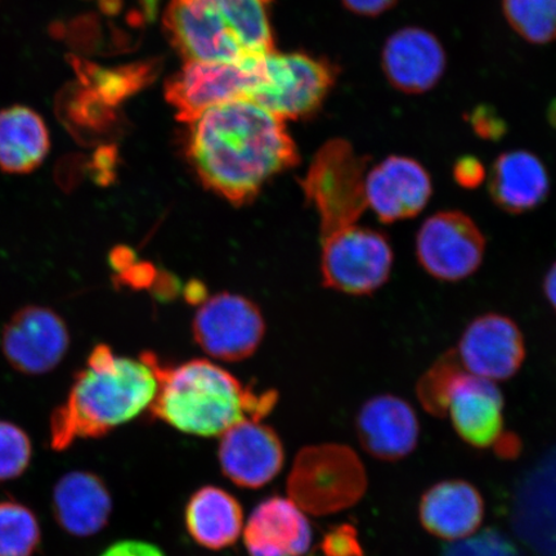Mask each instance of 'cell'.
Listing matches in <instances>:
<instances>
[{"label":"cell","instance_id":"e575fe53","mask_svg":"<svg viewBox=\"0 0 556 556\" xmlns=\"http://www.w3.org/2000/svg\"><path fill=\"white\" fill-rule=\"evenodd\" d=\"M455 182L463 189L475 190L484 184L486 172L483 163L476 156L464 155L458 157L454 164Z\"/></svg>","mask_w":556,"mask_h":556},{"label":"cell","instance_id":"ba28073f","mask_svg":"<svg viewBox=\"0 0 556 556\" xmlns=\"http://www.w3.org/2000/svg\"><path fill=\"white\" fill-rule=\"evenodd\" d=\"M336 78L328 61L270 52L262 59V81L252 101L282 121L298 119L321 108Z\"/></svg>","mask_w":556,"mask_h":556},{"label":"cell","instance_id":"d590c367","mask_svg":"<svg viewBox=\"0 0 556 556\" xmlns=\"http://www.w3.org/2000/svg\"><path fill=\"white\" fill-rule=\"evenodd\" d=\"M101 556H165V554L150 542L125 540L108 547Z\"/></svg>","mask_w":556,"mask_h":556},{"label":"cell","instance_id":"cb8c5ba5","mask_svg":"<svg viewBox=\"0 0 556 556\" xmlns=\"http://www.w3.org/2000/svg\"><path fill=\"white\" fill-rule=\"evenodd\" d=\"M185 521L192 540L208 551L232 546L245 526L238 500L214 485L193 493L186 505Z\"/></svg>","mask_w":556,"mask_h":556},{"label":"cell","instance_id":"836d02e7","mask_svg":"<svg viewBox=\"0 0 556 556\" xmlns=\"http://www.w3.org/2000/svg\"><path fill=\"white\" fill-rule=\"evenodd\" d=\"M325 556H365L358 533L350 525L333 528L323 542Z\"/></svg>","mask_w":556,"mask_h":556},{"label":"cell","instance_id":"8992f818","mask_svg":"<svg viewBox=\"0 0 556 556\" xmlns=\"http://www.w3.org/2000/svg\"><path fill=\"white\" fill-rule=\"evenodd\" d=\"M321 241L326 288L348 295H370L391 278L393 247L379 229L353 225L325 236Z\"/></svg>","mask_w":556,"mask_h":556},{"label":"cell","instance_id":"8fae6325","mask_svg":"<svg viewBox=\"0 0 556 556\" xmlns=\"http://www.w3.org/2000/svg\"><path fill=\"white\" fill-rule=\"evenodd\" d=\"M192 329L194 340L207 354L236 363L252 356L262 342L266 325L252 301L220 293L201 303Z\"/></svg>","mask_w":556,"mask_h":556},{"label":"cell","instance_id":"44dd1931","mask_svg":"<svg viewBox=\"0 0 556 556\" xmlns=\"http://www.w3.org/2000/svg\"><path fill=\"white\" fill-rule=\"evenodd\" d=\"M490 197L505 213L536 211L551 194V176L542 160L527 150L503 152L486 173Z\"/></svg>","mask_w":556,"mask_h":556},{"label":"cell","instance_id":"ffe728a7","mask_svg":"<svg viewBox=\"0 0 556 556\" xmlns=\"http://www.w3.org/2000/svg\"><path fill=\"white\" fill-rule=\"evenodd\" d=\"M504 406L496 382L465 371L452 389L447 415L463 441L489 448L504 433Z\"/></svg>","mask_w":556,"mask_h":556},{"label":"cell","instance_id":"1f68e13d","mask_svg":"<svg viewBox=\"0 0 556 556\" xmlns=\"http://www.w3.org/2000/svg\"><path fill=\"white\" fill-rule=\"evenodd\" d=\"M442 556H525L514 542L497 530H484L476 536L455 541Z\"/></svg>","mask_w":556,"mask_h":556},{"label":"cell","instance_id":"74e56055","mask_svg":"<svg viewBox=\"0 0 556 556\" xmlns=\"http://www.w3.org/2000/svg\"><path fill=\"white\" fill-rule=\"evenodd\" d=\"M493 446H496L497 455L504 458H510L519 454L521 443L516 434L503 433Z\"/></svg>","mask_w":556,"mask_h":556},{"label":"cell","instance_id":"484cf974","mask_svg":"<svg viewBox=\"0 0 556 556\" xmlns=\"http://www.w3.org/2000/svg\"><path fill=\"white\" fill-rule=\"evenodd\" d=\"M74 65L88 90L111 108L139 92L157 74L156 62H139L116 68L94 66L83 61H76Z\"/></svg>","mask_w":556,"mask_h":556},{"label":"cell","instance_id":"ac0fdd59","mask_svg":"<svg viewBox=\"0 0 556 556\" xmlns=\"http://www.w3.org/2000/svg\"><path fill=\"white\" fill-rule=\"evenodd\" d=\"M356 429L363 447L382 462H397L412 454L420 435L415 409L393 394L368 400L359 409Z\"/></svg>","mask_w":556,"mask_h":556},{"label":"cell","instance_id":"d6a6232c","mask_svg":"<svg viewBox=\"0 0 556 556\" xmlns=\"http://www.w3.org/2000/svg\"><path fill=\"white\" fill-rule=\"evenodd\" d=\"M472 131L485 141L497 142L506 136L507 125L495 108L479 104L469 115Z\"/></svg>","mask_w":556,"mask_h":556},{"label":"cell","instance_id":"3957f363","mask_svg":"<svg viewBox=\"0 0 556 556\" xmlns=\"http://www.w3.org/2000/svg\"><path fill=\"white\" fill-rule=\"evenodd\" d=\"M155 368L159 388L150 412L180 433L220 437L243 420H263L277 402L275 392H255L211 361L164 367L155 357Z\"/></svg>","mask_w":556,"mask_h":556},{"label":"cell","instance_id":"9c48e42d","mask_svg":"<svg viewBox=\"0 0 556 556\" xmlns=\"http://www.w3.org/2000/svg\"><path fill=\"white\" fill-rule=\"evenodd\" d=\"M485 236L476 220L462 211H441L422 222L415 253L420 267L443 282L467 280L481 268Z\"/></svg>","mask_w":556,"mask_h":556},{"label":"cell","instance_id":"83f0119b","mask_svg":"<svg viewBox=\"0 0 556 556\" xmlns=\"http://www.w3.org/2000/svg\"><path fill=\"white\" fill-rule=\"evenodd\" d=\"M502 9L513 31L528 43L556 41V0H502Z\"/></svg>","mask_w":556,"mask_h":556},{"label":"cell","instance_id":"5b68a950","mask_svg":"<svg viewBox=\"0 0 556 556\" xmlns=\"http://www.w3.org/2000/svg\"><path fill=\"white\" fill-rule=\"evenodd\" d=\"M370 157L357 154L342 138L331 139L317 152L302 187L316 208L321 238L357 225L367 211L366 176Z\"/></svg>","mask_w":556,"mask_h":556},{"label":"cell","instance_id":"f546056e","mask_svg":"<svg viewBox=\"0 0 556 556\" xmlns=\"http://www.w3.org/2000/svg\"><path fill=\"white\" fill-rule=\"evenodd\" d=\"M465 372L455 350L443 353L421 375L416 386V395L426 412L435 417L447 416L452 389Z\"/></svg>","mask_w":556,"mask_h":556},{"label":"cell","instance_id":"4fadbf2b","mask_svg":"<svg viewBox=\"0 0 556 556\" xmlns=\"http://www.w3.org/2000/svg\"><path fill=\"white\" fill-rule=\"evenodd\" d=\"M510 523L534 555L556 556V444L519 479Z\"/></svg>","mask_w":556,"mask_h":556},{"label":"cell","instance_id":"9a60e30c","mask_svg":"<svg viewBox=\"0 0 556 556\" xmlns=\"http://www.w3.org/2000/svg\"><path fill=\"white\" fill-rule=\"evenodd\" d=\"M367 206L381 224L417 217L433 197V182L416 159L391 155L367 172Z\"/></svg>","mask_w":556,"mask_h":556},{"label":"cell","instance_id":"d4e9b609","mask_svg":"<svg viewBox=\"0 0 556 556\" xmlns=\"http://www.w3.org/2000/svg\"><path fill=\"white\" fill-rule=\"evenodd\" d=\"M50 149V131L34 110L12 106L0 111V169L29 174L43 164Z\"/></svg>","mask_w":556,"mask_h":556},{"label":"cell","instance_id":"5bb4252c","mask_svg":"<svg viewBox=\"0 0 556 556\" xmlns=\"http://www.w3.org/2000/svg\"><path fill=\"white\" fill-rule=\"evenodd\" d=\"M455 351L465 371L493 382L516 377L527 356L523 332L500 313L472 319Z\"/></svg>","mask_w":556,"mask_h":556},{"label":"cell","instance_id":"6da1fadb","mask_svg":"<svg viewBox=\"0 0 556 556\" xmlns=\"http://www.w3.org/2000/svg\"><path fill=\"white\" fill-rule=\"evenodd\" d=\"M187 156L201 182L235 205L299 162L283 121L250 100L220 104L192 122Z\"/></svg>","mask_w":556,"mask_h":556},{"label":"cell","instance_id":"7c38bea8","mask_svg":"<svg viewBox=\"0 0 556 556\" xmlns=\"http://www.w3.org/2000/svg\"><path fill=\"white\" fill-rule=\"evenodd\" d=\"M67 326L53 309L40 305L21 308L5 324L0 346L9 364L26 375L54 370L66 356Z\"/></svg>","mask_w":556,"mask_h":556},{"label":"cell","instance_id":"f35d334b","mask_svg":"<svg viewBox=\"0 0 556 556\" xmlns=\"http://www.w3.org/2000/svg\"><path fill=\"white\" fill-rule=\"evenodd\" d=\"M542 290H544L547 303L556 312V262L548 268L544 283H542Z\"/></svg>","mask_w":556,"mask_h":556},{"label":"cell","instance_id":"8d00e7d4","mask_svg":"<svg viewBox=\"0 0 556 556\" xmlns=\"http://www.w3.org/2000/svg\"><path fill=\"white\" fill-rule=\"evenodd\" d=\"M345 9L354 15L363 17H379L394 9L400 0H342Z\"/></svg>","mask_w":556,"mask_h":556},{"label":"cell","instance_id":"7402d4cb","mask_svg":"<svg viewBox=\"0 0 556 556\" xmlns=\"http://www.w3.org/2000/svg\"><path fill=\"white\" fill-rule=\"evenodd\" d=\"M52 510L59 526L76 538H89L108 526L113 498L99 476L72 471L55 483Z\"/></svg>","mask_w":556,"mask_h":556},{"label":"cell","instance_id":"30bf717a","mask_svg":"<svg viewBox=\"0 0 556 556\" xmlns=\"http://www.w3.org/2000/svg\"><path fill=\"white\" fill-rule=\"evenodd\" d=\"M164 25L187 62H241L247 51L225 13L212 0H172Z\"/></svg>","mask_w":556,"mask_h":556},{"label":"cell","instance_id":"d6986e66","mask_svg":"<svg viewBox=\"0 0 556 556\" xmlns=\"http://www.w3.org/2000/svg\"><path fill=\"white\" fill-rule=\"evenodd\" d=\"M242 538L250 556H304L313 532L307 514L294 502L270 497L250 514Z\"/></svg>","mask_w":556,"mask_h":556},{"label":"cell","instance_id":"4dcf8cb0","mask_svg":"<svg viewBox=\"0 0 556 556\" xmlns=\"http://www.w3.org/2000/svg\"><path fill=\"white\" fill-rule=\"evenodd\" d=\"M33 457L29 435L16 424L0 420V482L24 475Z\"/></svg>","mask_w":556,"mask_h":556},{"label":"cell","instance_id":"4316f807","mask_svg":"<svg viewBox=\"0 0 556 556\" xmlns=\"http://www.w3.org/2000/svg\"><path fill=\"white\" fill-rule=\"evenodd\" d=\"M212 2L224 11L253 58H262L274 52V37L269 21L270 0H212Z\"/></svg>","mask_w":556,"mask_h":556},{"label":"cell","instance_id":"52a82bcc","mask_svg":"<svg viewBox=\"0 0 556 556\" xmlns=\"http://www.w3.org/2000/svg\"><path fill=\"white\" fill-rule=\"evenodd\" d=\"M262 58L241 62H186L165 85V99L187 124L220 104L250 100L262 81Z\"/></svg>","mask_w":556,"mask_h":556},{"label":"cell","instance_id":"ab89813d","mask_svg":"<svg viewBox=\"0 0 556 556\" xmlns=\"http://www.w3.org/2000/svg\"><path fill=\"white\" fill-rule=\"evenodd\" d=\"M547 119L553 127L556 128V101H554L547 110Z\"/></svg>","mask_w":556,"mask_h":556},{"label":"cell","instance_id":"7a4b0ae2","mask_svg":"<svg viewBox=\"0 0 556 556\" xmlns=\"http://www.w3.org/2000/svg\"><path fill=\"white\" fill-rule=\"evenodd\" d=\"M157 388L154 354L134 359L97 345L85 370L76 374L66 402L52 414V448L65 451L78 440L101 438L135 420L150 409Z\"/></svg>","mask_w":556,"mask_h":556},{"label":"cell","instance_id":"2e32d148","mask_svg":"<svg viewBox=\"0 0 556 556\" xmlns=\"http://www.w3.org/2000/svg\"><path fill=\"white\" fill-rule=\"evenodd\" d=\"M447 53L440 38L420 26H405L389 35L381 50L387 81L405 94H426L442 80Z\"/></svg>","mask_w":556,"mask_h":556},{"label":"cell","instance_id":"e0dca14e","mask_svg":"<svg viewBox=\"0 0 556 556\" xmlns=\"http://www.w3.org/2000/svg\"><path fill=\"white\" fill-rule=\"evenodd\" d=\"M219 438L218 460L229 481L243 489H261L280 475L283 444L262 420H243Z\"/></svg>","mask_w":556,"mask_h":556},{"label":"cell","instance_id":"603a6c76","mask_svg":"<svg viewBox=\"0 0 556 556\" xmlns=\"http://www.w3.org/2000/svg\"><path fill=\"white\" fill-rule=\"evenodd\" d=\"M419 517L422 527L433 536L460 541L482 525L483 498L475 485L458 479L437 483L424 493Z\"/></svg>","mask_w":556,"mask_h":556},{"label":"cell","instance_id":"f1b7e54d","mask_svg":"<svg viewBox=\"0 0 556 556\" xmlns=\"http://www.w3.org/2000/svg\"><path fill=\"white\" fill-rule=\"evenodd\" d=\"M41 540L37 516L15 500L0 502V556H34Z\"/></svg>","mask_w":556,"mask_h":556},{"label":"cell","instance_id":"277c9868","mask_svg":"<svg viewBox=\"0 0 556 556\" xmlns=\"http://www.w3.org/2000/svg\"><path fill=\"white\" fill-rule=\"evenodd\" d=\"M366 489L363 462L352 448L337 443L298 452L288 478L291 502L316 517L350 509L364 497Z\"/></svg>","mask_w":556,"mask_h":556}]
</instances>
